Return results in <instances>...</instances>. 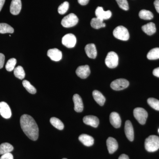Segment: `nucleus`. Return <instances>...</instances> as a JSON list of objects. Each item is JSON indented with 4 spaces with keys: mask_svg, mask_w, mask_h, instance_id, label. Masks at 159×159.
Returning <instances> with one entry per match:
<instances>
[{
    "mask_svg": "<svg viewBox=\"0 0 159 159\" xmlns=\"http://www.w3.org/2000/svg\"><path fill=\"white\" fill-rule=\"evenodd\" d=\"M20 123L26 136L32 141H36L39 137V128L34 119L29 115L25 114L20 117Z\"/></svg>",
    "mask_w": 159,
    "mask_h": 159,
    "instance_id": "obj_1",
    "label": "nucleus"
},
{
    "mask_svg": "<svg viewBox=\"0 0 159 159\" xmlns=\"http://www.w3.org/2000/svg\"><path fill=\"white\" fill-rule=\"evenodd\" d=\"M145 149L149 152L156 151L159 148V137L156 135H151L145 140Z\"/></svg>",
    "mask_w": 159,
    "mask_h": 159,
    "instance_id": "obj_2",
    "label": "nucleus"
},
{
    "mask_svg": "<svg viewBox=\"0 0 159 159\" xmlns=\"http://www.w3.org/2000/svg\"><path fill=\"white\" fill-rule=\"evenodd\" d=\"M113 34L115 37L121 40L127 41L129 38L128 30L124 26H118L114 29Z\"/></svg>",
    "mask_w": 159,
    "mask_h": 159,
    "instance_id": "obj_3",
    "label": "nucleus"
},
{
    "mask_svg": "<svg viewBox=\"0 0 159 159\" xmlns=\"http://www.w3.org/2000/svg\"><path fill=\"white\" fill-rule=\"evenodd\" d=\"M134 116L140 124L144 125L148 118V113L142 107H137L134 110Z\"/></svg>",
    "mask_w": 159,
    "mask_h": 159,
    "instance_id": "obj_4",
    "label": "nucleus"
},
{
    "mask_svg": "<svg viewBox=\"0 0 159 159\" xmlns=\"http://www.w3.org/2000/svg\"><path fill=\"white\" fill-rule=\"evenodd\" d=\"M78 22V18L74 13H70L65 16L61 20V24L65 28H71L76 25Z\"/></svg>",
    "mask_w": 159,
    "mask_h": 159,
    "instance_id": "obj_5",
    "label": "nucleus"
},
{
    "mask_svg": "<svg viewBox=\"0 0 159 159\" xmlns=\"http://www.w3.org/2000/svg\"><path fill=\"white\" fill-rule=\"evenodd\" d=\"M119 63V57L113 51L109 52L105 59V64L110 68L116 67Z\"/></svg>",
    "mask_w": 159,
    "mask_h": 159,
    "instance_id": "obj_6",
    "label": "nucleus"
},
{
    "mask_svg": "<svg viewBox=\"0 0 159 159\" xmlns=\"http://www.w3.org/2000/svg\"><path fill=\"white\" fill-rule=\"evenodd\" d=\"M129 85V82L126 79H118L114 80L111 84V87L114 90H122L126 89Z\"/></svg>",
    "mask_w": 159,
    "mask_h": 159,
    "instance_id": "obj_7",
    "label": "nucleus"
},
{
    "mask_svg": "<svg viewBox=\"0 0 159 159\" xmlns=\"http://www.w3.org/2000/svg\"><path fill=\"white\" fill-rule=\"evenodd\" d=\"M77 43V39L74 34H68L63 37L62 43L64 46L69 48H71L75 47Z\"/></svg>",
    "mask_w": 159,
    "mask_h": 159,
    "instance_id": "obj_8",
    "label": "nucleus"
},
{
    "mask_svg": "<svg viewBox=\"0 0 159 159\" xmlns=\"http://www.w3.org/2000/svg\"><path fill=\"white\" fill-rule=\"evenodd\" d=\"M0 115L5 119H9L11 116V109L5 102H0Z\"/></svg>",
    "mask_w": 159,
    "mask_h": 159,
    "instance_id": "obj_9",
    "label": "nucleus"
},
{
    "mask_svg": "<svg viewBox=\"0 0 159 159\" xmlns=\"http://www.w3.org/2000/svg\"><path fill=\"white\" fill-rule=\"evenodd\" d=\"M90 72V69L88 65L80 66L76 71L77 76L82 79L87 78Z\"/></svg>",
    "mask_w": 159,
    "mask_h": 159,
    "instance_id": "obj_10",
    "label": "nucleus"
},
{
    "mask_svg": "<svg viewBox=\"0 0 159 159\" xmlns=\"http://www.w3.org/2000/svg\"><path fill=\"white\" fill-rule=\"evenodd\" d=\"M95 14L97 17L102 20H108L112 16L111 12L110 10L104 11L103 8L101 7H98L95 11Z\"/></svg>",
    "mask_w": 159,
    "mask_h": 159,
    "instance_id": "obj_11",
    "label": "nucleus"
},
{
    "mask_svg": "<svg viewBox=\"0 0 159 159\" xmlns=\"http://www.w3.org/2000/svg\"><path fill=\"white\" fill-rule=\"evenodd\" d=\"M47 54L51 60L54 61H59L62 58V54L61 51L57 48L50 49L48 51Z\"/></svg>",
    "mask_w": 159,
    "mask_h": 159,
    "instance_id": "obj_12",
    "label": "nucleus"
},
{
    "mask_svg": "<svg viewBox=\"0 0 159 159\" xmlns=\"http://www.w3.org/2000/svg\"><path fill=\"white\" fill-rule=\"evenodd\" d=\"M21 8V0H12L10 7V11L11 14L14 15L19 14Z\"/></svg>",
    "mask_w": 159,
    "mask_h": 159,
    "instance_id": "obj_13",
    "label": "nucleus"
},
{
    "mask_svg": "<svg viewBox=\"0 0 159 159\" xmlns=\"http://www.w3.org/2000/svg\"><path fill=\"white\" fill-rule=\"evenodd\" d=\"M125 133L128 140L130 142H133L134 139V128L131 122L129 120H127L125 122Z\"/></svg>",
    "mask_w": 159,
    "mask_h": 159,
    "instance_id": "obj_14",
    "label": "nucleus"
},
{
    "mask_svg": "<svg viewBox=\"0 0 159 159\" xmlns=\"http://www.w3.org/2000/svg\"><path fill=\"white\" fill-rule=\"evenodd\" d=\"M73 101L74 103V110L77 112H81L83 110L84 105L81 97L78 94H75L73 96Z\"/></svg>",
    "mask_w": 159,
    "mask_h": 159,
    "instance_id": "obj_15",
    "label": "nucleus"
},
{
    "mask_svg": "<svg viewBox=\"0 0 159 159\" xmlns=\"http://www.w3.org/2000/svg\"><path fill=\"white\" fill-rule=\"evenodd\" d=\"M110 122L115 128H119L121 125V119L119 114L116 112L111 113L110 116Z\"/></svg>",
    "mask_w": 159,
    "mask_h": 159,
    "instance_id": "obj_16",
    "label": "nucleus"
},
{
    "mask_svg": "<svg viewBox=\"0 0 159 159\" xmlns=\"http://www.w3.org/2000/svg\"><path fill=\"white\" fill-rule=\"evenodd\" d=\"M83 122L85 124L93 127H97L99 124V119L97 117L93 116H88L83 118Z\"/></svg>",
    "mask_w": 159,
    "mask_h": 159,
    "instance_id": "obj_17",
    "label": "nucleus"
},
{
    "mask_svg": "<svg viewBox=\"0 0 159 159\" xmlns=\"http://www.w3.org/2000/svg\"><path fill=\"white\" fill-rule=\"evenodd\" d=\"M86 54L89 58L95 59L97 56L96 46L93 43L88 44L85 47Z\"/></svg>",
    "mask_w": 159,
    "mask_h": 159,
    "instance_id": "obj_18",
    "label": "nucleus"
},
{
    "mask_svg": "<svg viewBox=\"0 0 159 159\" xmlns=\"http://www.w3.org/2000/svg\"><path fill=\"white\" fill-rule=\"evenodd\" d=\"M107 145L109 152L113 153L118 148V144L116 140L112 137H109L107 140Z\"/></svg>",
    "mask_w": 159,
    "mask_h": 159,
    "instance_id": "obj_19",
    "label": "nucleus"
},
{
    "mask_svg": "<svg viewBox=\"0 0 159 159\" xmlns=\"http://www.w3.org/2000/svg\"><path fill=\"white\" fill-rule=\"evenodd\" d=\"M79 140L83 145L86 146H92L94 144L93 138L86 134L80 135L79 137Z\"/></svg>",
    "mask_w": 159,
    "mask_h": 159,
    "instance_id": "obj_20",
    "label": "nucleus"
},
{
    "mask_svg": "<svg viewBox=\"0 0 159 159\" xmlns=\"http://www.w3.org/2000/svg\"><path fill=\"white\" fill-rule=\"evenodd\" d=\"M142 30L148 35H152L156 31L155 25L152 22L148 23L142 26Z\"/></svg>",
    "mask_w": 159,
    "mask_h": 159,
    "instance_id": "obj_21",
    "label": "nucleus"
},
{
    "mask_svg": "<svg viewBox=\"0 0 159 159\" xmlns=\"http://www.w3.org/2000/svg\"><path fill=\"white\" fill-rule=\"evenodd\" d=\"M93 97L94 100L99 105L102 106L105 103L106 99L105 97L99 91L94 90L93 92Z\"/></svg>",
    "mask_w": 159,
    "mask_h": 159,
    "instance_id": "obj_22",
    "label": "nucleus"
},
{
    "mask_svg": "<svg viewBox=\"0 0 159 159\" xmlns=\"http://www.w3.org/2000/svg\"><path fill=\"white\" fill-rule=\"evenodd\" d=\"M91 25L95 29H99L101 28H104L106 26L105 23H103V20L98 18H93L91 21Z\"/></svg>",
    "mask_w": 159,
    "mask_h": 159,
    "instance_id": "obj_23",
    "label": "nucleus"
},
{
    "mask_svg": "<svg viewBox=\"0 0 159 159\" xmlns=\"http://www.w3.org/2000/svg\"><path fill=\"white\" fill-rule=\"evenodd\" d=\"M13 147L9 143H3L0 145V155L9 153L13 150Z\"/></svg>",
    "mask_w": 159,
    "mask_h": 159,
    "instance_id": "obj_24",
    "label": "nucleus"
},
{
    "mask_svg": "<svg viewBox=\"0 0 159 159\" xmlns=\"http://www.w3.org/2000/svg\"><path fill=\"white\" fill-rule=\"evenodd\" d=\"M14 29L11 26L6 23H0V33H13Z\"/></svg>",
    "mask_w": 159,
    "mask_h": 159,
    "instance_id": "obj_25",
    "label": "nucleus"
},
{
    "mask_svg": "<svg viewBox=\"0 0 159 159\" xmlns=\"http://www.w3.org/2000/svg\"><path fill=\"white\" fill-rule=\"evenodd\" d=\"M139 16L142 19L150 20L153 18V15L151 11L145 10V9H143V10H141L139 12Z\"/></svg>",
    "mask_w": 159,
    "mask_h": 159,
    "instance_id": "obj_26",
    "label": "nucleus"
},
{
    "mask_svg": "<svg viewBox=\"0 0 159 159\" xmlns=\"http://www.w3.org/2000/svg\"><path fill=\"white\" fill-rule=\"evenodd\" d=\"M50 122L55 128L59 130H62L64 127L63 122L60 119L55 117H52L50 119Z\"/></svg>",
    "mask_w": 159,
    "mask_h": 159,
    "instance_id": "obj_27",
    "label": "nucleus"
},
{
    "mask_svg": "<svg viewBox=\"0 0 159 159\" xmlns=\"http://www.w3.org/2000/svg\"><path fill=\"white\" fill-rule=\"evenodd\" d=\"M147 57L149 60L159 59V48H155L151 50L147 54Z\"/></svg>",
    "mask_w": 159,
    "mask_h": 159,
    "instance_id": "obj_28",
    "label": "nucleus"
},
{
    "mask_svg": "<svg viewBox=\"0 0 159 159\" xmlns=\"http://www.w3.org/2000/svg\"><path fill=\"white\" fill-rule=\"evenodd\" d=\"M14 74L16 77L20 80L24 79L25 76V70L21 66H18L17 67L14 69Z\"/></svg>",
    "mask_w": 159,
    "mask_h": 159,
    "instance_id": "obj_29",
    "label": "nucleus"
},
{
    "mask_svg": "<svg viewBox=\"0 0 159 159\" xmlns=\"http://www.w3.org/2000/svg\"><path fill=\"white\" fill-rule=\"evenodd\" d=\"M23 86L30 93L34 94L36 93V89L33 85H31L29 81L27 80H23Z\"/></svg>",
    "mask_w": 159,
    "mask_h": 159,
    "instance_id": "obj_30",
    "label": "nucleus"
},
{
    "mask_svg": "<svg viewBox=\"0 0 159 159\" xmlns=\"http://www.w3.org/2000/svg\"><path fill=\"white\" fill-rule=\"evenodd\" d=\"M147 102L151 107L156 110L159 111V100L153 98H150L147 100Z\"/></svg>",
    "mask_w": 159,
    "mask_h": 159,
    "instance_id": "obj_31",
    "label": "nucleus"
},
{
    "mask_svg": "<svg viewBox=\"0 0 159 159\" xmlns=\"http://www.w3.org/2000/svg\"><path fill=\"white\" fill-rule=\"evenodd\" d=\"M16 62H17L16 60L14 58H11L9 60L6 66V70L9 72L14 70Z\"/></svg>",
    "mask_w": 159,
    "mask_h": 159,
    "instance_id": "obj_32",
    "label": "nucleus"
},
{
    "mask_svg": "<svg viewBox=\"0 0 159 159\" xmlns=\"http://www.w3.org/2000/svg\"><path fill=\"white\" fill-rule=\"evenodd\" d=\"M69 8V3L68 2H65L61 4L58 7V12L59 14L63 15L65 14Z\"/></svg>",
    "mask_w": 159,
    "mask_h": 159,
    "instance_id": "obj_33",
    "label": "nucleus"
},
{
    "mask_svg": "<svg viewBox=\"0 0 159 159\" xmlns=\"http://www.w3.org/2000/svg\"><path fill=\"white\" fill-rule=\"evenodd\" d=\"M119 7L123 10L127 11L129 9V5L127 0H116Z\"/></svg>",
    "mask_w": 159,
    "mask_h": 159,
    "instance_id": "obj_34",
    "label": "nucleus"
},
{
    "mask_svg": "<svg viewBox=\"0 0 159 159\" xmlns=\"http://www.w3.org/2000/svg\"><path fill=\"white\" fill-rule=\"evenodd\" d=\"M0 159H13V157L12 154L9 152V153L2 155V156L1 157Z\"/></svg>",
    "mask_w": 159,
    "mask_h": 159,
    "instance_id": "obj_35",
    "label": "nucleus"
},
{
    "mask_svg": "<svg viewBox=\"0 0 159 159\" xmlns=\"http://www.w3.org/2000/svg\"><path fill=\"white\" fill-rule=\"evenodd\" d=\"M5 55L2 53H0V69L2 68L5 62Z\"/></svg>",
    "mask_w": 159,
    "mask_h": 159,
    "instance_id": "obj_36",
    "label": "nucleus"
},
{
    "mask_svg": "<svg viewBox=\"0 0 159 159\" xmlns=\"http://www.w3.org/2000/svg\"><path fill=\"white\" fill-rule=\"evenodd\" d=\"M89 0H78V3L82 6H85L88 4Z\"/></svg>",
    "mask_w": 159,
    "mask_h": 159,
    "instance_id": "obj_37",
    "label": "nucleus"
},
{
    "mask_svg": "<svg viewBox=\"0 0 159 159\" xmlns=\"http://www.w3.org/2000/svg\"><path fill=\"white\" fill-rule=\"evenodd\" d=\"M154 5L157 11L159 13V0H155L154 2Z\"/></svg>",
    "mask_w": 159,
    "mask_h": 159,
    "instance_id": "obj_38",
    "label": "nucleus"
},
{
    "mask_svg": "<svg viewBox=\"0 0 159 159\" xmlns=\"http://www.w3.org/2000/svg\"><path fill=\"white\" fill-rule=\"evenodd\" d=\"M152 73H153V74L155 76L159 77V67L154 69V70H153Z\"/></svg>",
    "mask_w": 159,
    "mask_h": 159,
    "instance_id": "obj_39",
    "label": "nucleus"
},
{
    "mask_svg": "<svg viewBox=\"0 0 159 159\" xmlns=\"http://www.w3.org/2000/svg\"><path fill=\"white\" fill-rule=\"evenodd\" d=\"M118 159H129V158L128 156L123 154H122L119 156Z\"/></svg>",
    "mask_w": 159,
    "mask_h": 159,
    "instance_id": "obj_40",
    "label": "nucleus"
},
{
    "mask_svg": "<svg viewBox=\"0 0 159 159\" xmlns=\"http://www.w3.org/2000/svg\"><path fill=\"white\" fill-rule=\"evenodd\" d=\"M5 1L6 0H0V11L2 9L3 6L5 4Z\"/></svg>",
    "mask_w": 159,
    "mask_h": 159,
    "instance_id": "obj_41",
    "label": "nucleus"
},
{
    "mask_svg": "<svg viewBox=\"0 0 159 159\" xmlns=\"http://www.w3.org/2000/svg\"><path fill=\"white\" fill-rule=\"evenodd\" d=\"M66 159V158H63V159Z\"/></svg>",
    "mask_w": 159,
    "mask_h": 159,
    "instance_id": "obj_42",
    "label": "nucleus"
},
{
    "mask_svg": "<svg viewBox=\"0 0 159 159\" xmlns=\"http://www.w3.org/2000/svg\"><path fill=\"white\" fill-rule=\"evenodd\" d=\"M158 132H159V129H158Z\"/></svg>",
    "mask_w": 159,
    "mask_h": 159,
    "instance_id": "obj_43",
    "label": "nucleus"
}]
</instances>
